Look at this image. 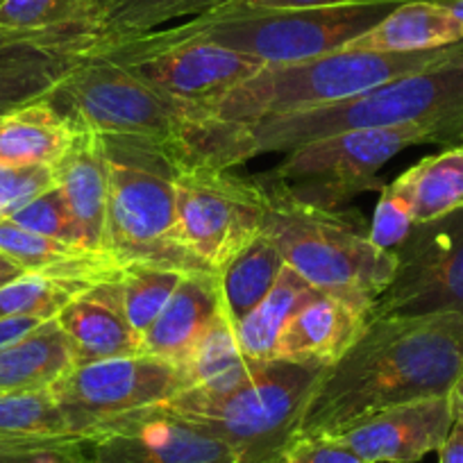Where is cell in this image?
<instances>
[{
    "mask_svg": "<svg viewBox=\"0 0 463 463\" xmlns=\"http://www.w3.org/2000/svg\"><path fill=\"white\" fill-rule=\"evenodd\" d=\"M10 221L25 227V230L43 234V237L82 246L78 239L73 216H71L69 207H66L64 198H61L57 186H52V189L39 194L34 200H30V203L25 204V207H21Z\"/></svg>",
    "mask_w": 463,
    "mask_h": 463,
    "instance_id": "e575fe53",
    "label": "cell"
},
{
    "mask_svg": "<svg viewBox=\"0 0 463 463\" xmlns=\"http://www.w3.org/2000/svg\"><path fill=\"white\" fill-rule=\"evenodd\" d=\"M182 279H184V273H177V270L153 269V266L141 264L123 266L116 282L121 287L128 323L135 329L137 336L141 338V334L162 314Z\"/></svg>",
    "mask_w": 463,
    "mask_h": 463,
    "instance_id": "1f68e13d",
    "label": "cell"
},
{
    "mask_svg": "<svg viewBox=\"0 0 463 463\" xmlns=\"http://www.w3.org/2000/svg\"><path fill=\"white\" fill-rule=\"evenodd\" d=\"M55 186L52 166H0V222Z\"/></svg>",
    "mask_w": 463,
    "mask_h": 463,
    "instance_id": "d590c367",
    "label": "cell"
},
{
    "mask_svg": "<svg viewBox=\"0 0 463 463\" xmlns=\"http://www.w3.org/2000/svg\"><path fill=\"white\" fill-rule=\"evenodd\" d=\"M82 439L0 443V463H66L78 457Z\"/></svg>",
    "mask_w": 463,
    "mask_h": 463,
    "instance_id": "8d00e7d4",
    "label": "cell"
},
{
    "mask_svg": "<svg viewBox=\"0 0 463 463\" xmlns=\"http://www.w3.org/2000/svg\"><path fill=\"white\" fill-rule=\"evenodd\" d=\"M102 139L109 164L105 252L123 266L141 264L184 275L212 273L182 243L175 157L150 141Z\"/></svg>",
    "mask_w": 463,
    "mask_h": 463,
    "instance_id": "277c9868",
    "label": "cell"
},
{
    "mask_svg": "<svg viewBox=\"0 0 463 463\" xmlns=\"http://www.w3.org/2000/svg\"><path fill=\"white\" fill-rule=\"evenodd\" d=\"M413 221L427 222L463 207V148L449 146L402 173Z\"/></svg>",
    "mask_w": 463,
    "mask_h": 463,
    "instance_id": "4316f807",
    "label": "cell"
},
{
    "mask_svg": "<svg viewBox=\"0 0 463 463\" xmlns=\"http://www.w3.org/2000/svg\"><path fill=\"white\" fill-rule=\"evenodd\" d=\"M177 227L186 250L213 275L264 232L269 195L225 168L177 166Z\"/></svg>",
    "mask_w": 463,
    "mask_h": 463,
    "instance_id": "8fae6325",
    "label": "cell"
},
{
    "mask_svg": "<svg viewBox=\"0 0 463 463\" xmlns=\"http://www.w3.org/2000/svg\"><path fill=\"white\" fill-rule=\"evenodd\" d=\"M257 364L260 362H250L243 357L232 323L225 316H221L213 327L200 338L180 371L189 389L221 391L243 380Z\"/></svg>",
    "mask_w": 463,
    "mask_h": 463,
    "instance_id": "f1b7e54d",
    "label": "cell"
},
{
    "mask_svg": "<svg viewBox=\"0 0 463 463\" xmlns=\"http://www.w3.org/2000/svg\"><path fill=\"white\" fill-rule=\"evenodd\" d=\"M80 439L66 425L51 391L0 393V443Z\"/></svg>",
    "mask_w": 463,
    "mask_h": 463,
    "instance_id": "4dcf8cb0",
    "label": "cell"
},
{
    "mask_svg": "<svg viewBox=\"0 0 463 463\" xmlns=\"http://www.w3.org/2000/svg\"><path fill=\"white\" fill-rule=\"evenodd\" d=\"M316 288L293 269L284 266L275 287L261 298L255 309L232 325L243 357L250 362H273L275 347L291 316L316 296Z\"/></svg>",
    "mask_w": 463,
    "mask_h": 463,
    "instance_id": "d4e9b609",
    "label": "cell"
},
{
    "mask_svg": "<svg viewBox=\"0 0 463 463\" xmlns=\"http://www.w3.org/2000/svg\"><path fill=\"white\" fill-rule=\"evenodd\" d=\"M75 130L157 144L180 162L209 111L180 105L132 71L91 51L46 98Z\"/></svg>",
    "mask_w": 463,
    "mask_h": 463,
    "instance_id": "52a82bcc",
    "label": "cell"
},
{
    "mask_svg": "<svg viewBox=\"0 0 463 463\" xmlns=\"http://www.w3.org/2000/svg\"><path fill=\"white\" fill-rule=\"evenodd\" d=\"M55 320L69 338L75 366L139 354V336L128 323L118 282L84 288Z\"/></svg>",
    "mask_w": 463,
    "mask_h": 463,
    "instance_id": "ac0fdd59",
    "label": "cell"
},
{
    "mask_svg": "<svg viewBox=\"0 0 463 463\" xmlns=\"http://www.w3.org/2000/svg\"><path fill=\"white\" fill-rule=\"evenodd\" d=\"M75 128L48 100L0 114V166H52Z\"/></svg>",
    "mask_w": 463,
    "mask_h": 463,
    "instance_id": "603a6c76",
    "label": "cell"
},
{
    "mask_svg": "<svg viewBox=\"0 0 463 463\" xmlns=\"http://www.w3.org/2000/svg\"><path fill=\"white\" fill-rule=\"evenodd\" d=\"M439 3L443 7H448V10L452 12L458 21H463V0H439Z\"/></svg>",
    "mask_w": 463,
    "mask_h": 463,
    "instance_id": "ee69618b",
    "label": "cell"
},
{
    "mask_svg": "<svg viewBox=\"0 0 463 463\" xmlns=\"http://www.w3.org/2000/svg\"><path fill=\"white\" fill-rule=\"evenodd\" d=\"M323 373L309 364L260 362L230 389H186L166 407L225 443L237 463H279Z\"/></svg>",
    "mask_w": 463,
    "mask_h": 463,
    "instance_id": "3957f363",
    "label": "cell"
},
{
    "mask_svg": "<svg viewBox=\"0 0 463 463\" xmlns=\"http://www.w3.org/2000/svg\"><path fill=\"white\" fill-rule=\"evenodd\" d=\"M55 186L60 189L78 239L84 248L105 250L107 198H109V164L105 139L96 132L75 130L73 141L52 164Z\"/></svg>",
    "mask_w": 463,
    "mask_h": 463,
    "instance_id": "d6986e66",
    "label": "cell"
},
{
    "mask_svg": "<svg viewBox=\"0 0 463 463\" xmlns=\"http://www.w3.org/2000/svg\"><path fill=\"white\" fill-rule=\"evenodd\" d=\"M89 463H237L232 449L166 404L126 413L82 436Z\"/></svg>",
    "mask_w": 463,
    "mask_h": 463,
    "instance_id": "5bb4252c",
    "label": "cell"
},
{
    "mask_svg": "<svg viewBox=\"0 0 463 463\" xmlns=\"http://www.w3.org/2000/svg\"><path fill=\"white\" fill-rule=\"evenodd\" d=\"M413 225H416V221H413L407 182L400 175L391 184L382 186L380 203H377L375 213H373L368 234H371L373 243H377L384 250L395 252L400 248V243L409 237V232H411Z\"/></svg>",
    "mask_w": 463,
    "mask_h": 463,
    "instance_id": "836d02e7",
    "label": "cell"
},
{
    "mask_svg": "<svg viewBox=\"0 0 463 463\" xmlns=\"http://www.w3.org/2000/svg\"><path fill=\"white\" fill-rule=\"evenodd\" d=\"M400 126L434 128L439 146L457 144L463 135V42L436 64L347 100L243 126V150L252 159L261 153H288L338 132Z\"/></svg>",
    "mask_w": 463,
    "mask_h": 463,
    "instance_id": "7a4b0ae2",
    "label": "cell"
},
{
    "mask_svg": "<svg viewBox=\"0 0 463 463\" xmlns=\"http://www.w3.org/2000/svg\"><path fill=\"white\" fill-rule=\"evenodd\" d=\"M463 373V316L371 318L338 362L325 368L298 439H336L375 413L448 395Z\"/></svg>",
    "mask_w": 463,
    "mask_h": 463,
    "instance_id": "6da1fadb",
    "label": "cell"
},
{
    "mask_svg": "<svg viewBox=\"0 0 463 463\" xmlns=\"http://www.w3.org/2000/svg\"><path fill=\"white\" fill-rule=\"evenodd\" d=\"M404 0H364L353 5L314 10L257 7L232 0L218 10L173 25L186 37L221 43L264 64H291L343 51L350 42L375 28Z\"/></svg>",
    "mask_w": 463,
    "mask_h": 463,
    "instance_id": "ba28073f",
    "label": "cell"
},
{
    "mask_svg": "<svg viewBox=\"0 0 463 463\" xmlns=\"http://www.w3.org/2000/svg\"><path fill=\"white\" fill-rule=\"evenodd\" d=\"M279 463H364L334 439H302L288 448Z\"/></svg>",
    "mask_w": 463,
    "mask_h": 463,
    "instance_id": "74e56055",
    "label": "cell"
},
{
    "mask_svg": "<svg viewBox=\"0 0 463 463\" xmlns=\"http://www.w3.org/2000/svg\"><path fill=\"white\" fill-rule=\"evenodd\" d=\"M440 311L463 316V207L411 227L395 250L389 287L373 300L371 318Z\"/></svg>",
    "mask_w": 463,
    "mask_h": 463,
    "instance_id": "4fadbf2b",
    "label": "cell"
},
{
    "mask_svg": "<svg viewBox=\"0 0 463 463\" xmlns=\"http://www.w3.org/2000/svg\"><path fill=\"white\" fill-rule=\"evenodd\" d=\"M284 266L287 261H284L282 252L261 232L255 241L248 243L237 257H232L216 273L222 316L232 325L239 323L275 287Z\"/></svg>",
    "mask_w": 463,
    "mask_h": 463,
    "instance_id": "484cf974",
    "label": "cell"
},
{
    "mask_svg": "<svg viewBox=\"0 0 463 463\" xmlns=\"http://www.w3.org/2000/svg\"><path fill=\"white\" fill-rule=\"evenodd\" d=\"M89 287L93 284L64 282V279L46 278V275L25 273L0 288V318L33 316V318L52 320L75 296H80Z\"/></svg>",
    "mask_w": 463,
    "mask_h": 463,
    "instance_id": "d6a6232c",
    "label": "cell"
},
{
    "mask_svg": "<svg viewBox=\"0 0 463 463\" xmlns=\"http://www.w3.org/2000/svg\"><path fill=\"white\" fill-rule=\"evenodd\" d=\"M0 252L21 266L24 273L46 275L64 282H116L123 270V264H118L109 252L57 241L12 221L0 222Z\"/></svg>",
    "mask_w": 463,
    "mask_h": 463,
    "instance_id": "44dd1931",
    "label": "cell"
},
{
    "mask_svg": "<svg viewBox=\"0 0 463 463\" xmlns=\"http://www.w3.org/2000/svg\"><path fill=\"white\" fill-rule=\"evenodd\" d=\"M454 146H461V148H463V135L458 137V141H457V144H454Z\"/></svg>",
    "mask_w": 463,
    "mask_h": 463,
    "instance_id": "bcb514c9",
    "label": "cell"
},
{
    "mask_svg": "<svg viewBox=\"0 0 463 463\" xmlns=\"http://www.w3.org/2000/svg\"><path fill=\"white\" fill-rule=\"evenodd\" d=\"M439 463H463V427L454 422L439 449Z\"/></svg>",
    "mask_w": 463,
    "mask_h": 463,
    "instance_id": "60d3db41",
    "label": "cell"
},
{
    "mask_svg": "<svg viewBox=\"0 0 463 463\" xmlns=\"http://www.w3.org/2000/svg\"><path fill=\"white\" fill-rule=\"evenodd\" d=\"M98 43L96 34L0 28V114L46 100Z\"/></svg>",
    "mask_w": 463,
    "mask_h": 463,
    "instance_id": "9a60e30c",
    "label": "cell"
},
{
    "mask_svg": "<svg viewBox=\"0 0 463 463\" xmlns=\"http://www.w3.org/2000/svg\"><path fill=\"white\" fill-rule=\"evenodd\" d=\"M257 7H275V10H314V7H338L364 3V0H248Z\"/></svg>",
    "mask_w": 463,
    "mask_h": 463,
    "instance_id": "ab89813d",
    "label": "cell"
},
{
    "mask_svg": "<svg viewBox=\"0 0 463 463\" xmlns=\"http://www.w3.org/2000/svg\"><path fill=\"white\" fill-rule=\"evenodd\" d=\"M452 425L449 398L436 395L375 413L334 440L364 463H418L439 452Z\"/></svg>",
    "mask_w": 463,
    "mask_h": 463,
    "instance_id": "2e32d148",
    "label": "cell"
},
{
    "mask_svg": "<svg viewBox=\"0 0 463 463\" xmlns=\"http://www.w3.org/2000/svg\"><path fill=\"white\" fill-rule=\"evenodd\" d=\"M232 0H116L105 10L100 43L155 33L177 19H195Z\"/></svg>",
    "mask_w": 463,
    "mask_h": 463,
    "instance_id": "f546056e",
    "label": "cell"
},
{
    "mask_svg": "<svg viewBox=\"0 0 463 463\" xmlns=\"http://www.w3.org/2000/svg\"><path fill=\"white\" fill-rule=\"evenodd\" d=\"M46 323L43 318H33V316H19V318H0V350L12 343L21 341L24 336H28L33 329H37L39 325Z\"/></svg>",
    "mask_w": 463,
    "mask_h": 463,
    "instance_id": "f35d334b",
    "label": "cell"
},
{
    "mask_svg": "<svg viewBox=\"0 0 463 463\" xmlns=\"http://www.w3.org/2000/svg\"><path fill=\"white\" fill-rule=\"evenodd\" d=\"M439 144L434 128H368L323 137L288 150L287 159L257 177L269 195L316 209H341L366 191H382L377 173L411 146Z\"/></svg>",
    "mask_w": 463,
    "mask_h": 463,
    "instance_id": "9c48e42d",
    "label": "cell"
},
{
    "mask_svg": "<svg viewBox=\"0 0 463 463\" xmlns=\"http://www.w3.org/2000/svg\"><path fill=\"white\" fill-rule=\"evenodd\" d=\"M368 318L366 307L318 291L291 316L275 347V359L332 366L357 341Z\"/></svg>",
    "mask_w": 463,
    "mask_h": 463,
    "instance_id": "e0dca14e",
    "label": "cell"
},
{
    "mask_svg": "<svg viewBox=\"0 0 463 463\" xmlns=\"http://www.w3.org/2000/svg\"><path fill=\"white\" fill-rule=\"evenodd\" d=\"M75 366L69 338L57 320H46L21 341L0 350V393L51 389Z\"/></svg>",
    "mask_w": 463,
    "mask_h": 463,
    "instance_id": "cb8c5ba5",
    "label": "cell"
},
{
    "mask_svg": "<svg viewBox=\"0 0 463 463\" xmlns=\"http://www.w3.org/2000/svg\"><path fill=\"white\" fill-rule=\"evenodd\" d=\"M186 389L180 366L132 354L73 366L48 391L69 430L82 439L114 418L166 404Z\"/></svg>",
    "mask_w": 463,
    "mask_h": 463,
    "instance_id": "7c38bea8",
    "label": "cell"
},
{
    "mask_svg": "<svg viewBox=\"0 0 463 463\" xmlns=\"http://www.w3.org/2000/svg\"><path fill=\"white\" fill-rule=\"evenodd\" d=\"M98 3H100V5H102V12H105L107 7H109V5H114L116 0H98Z\"/></svg>",
    "mask_w": 463,
    "mask_h": 463,
    "instance_id": "f6af8a7d",
    "label": "cell"
},
{
    "mask_svg": "<svg viewBox=\"0 0 463 463\" xmlns=\"http://www.w3.org/2000/svg\"><path fill=\"white\" fill-rule=\"evenodd\" d=\"M93 51L126 66L162 96L204 111L264 66L255 57L186 37L175 28L98 43Z\"/></svg>",
    "mask_w": 463,
    "mask_h": 463,
    "instance_id": "30bf717a",
    "label": "cell"
},
{
    "mask_svg": "<svg viewBox=\"0 0 463 463\" xmlns=\"http://www.w3.org/2000/svg\"><path fill=\"white\" fill-rule=\"evenodd\" d=\"M264 234L316 291L357 302L368 314L395 273V252L373 243L362 218L338 209L269 195Z\"/></svg>",
    "mask_w": 463,
    "mask_h": 463,
    "instance_id": "8992f818",
    "label": "cell"
},
{
    "mask_svg": "<svg viewBox=\"0 0 463 463\" xmlns=\"http://www.w3.org/2000/svg\"><path fill=\"white\" fill-rule=\"evenodd\" d=\"M221 316L216 275H184L162 314L141 334L139 354L182 366Z\"/></svg>",
    "mask_w": 463,
    "mask_h": 463,
    "instance_id": "ffe728a7",
    "label": "cell"
},
{
    "mask_svg": "<svg viewBox=\"0 0 463 463\" xmlns=\"http://www.w3.org/2000/svg\"><path fill=\"white\" fill-rule=\"evenodd\" d=\"M448 398H449V409H452L454 422L463 427V373L457 377L452 389H449Z\"/></svg>",
    "mask_w": 463,
    "mask_h": 463,
    "instance_id": "b9f144b4",
    "label": "cell"
},
{
    "mask_svg": "<svg viewBox=\"0 0 463 463\" xmlns=\"http://www.w3.org/2000/svg\"><path fill=\"white\" fill-rule=\"evenodd\" d=\"M21 275H25L24 269L16 266L10 257H5L3 252H0V288L5 287V284L14 282V279L21 278Z\"/></svg>",
    "mask_w": 463,
    "mask_h": 463,
    "instance_id": "7bdbcfd3",
    "label": "cell"
},
{
    "mask_svg": "<svg viewBox=\"0 0 463 463\" xmlns=\"http://www.w3.org/2000/svg\"><path fill=\"white\" fill-rule=\"evenodd\" d=\"M458 42H463V21L439 0H404L375 28L347 43L343 51L422 52Z\"/></svg>",
    "mask_w": 463,
    "mask_h": 463,
    "instance_id": "7402d4cb",
    "label": "cell"
},
{
    "mask_svg": "<svg viewBox=\"0 0 463 463\" xmlns=\"http://www.w3.org/2000/svg\"><path fill=\"white\" fill-rule=\"evenodd\" d=\"M98 0H0V28L19 33H82L102 37Z\"/></svg>",
    "mask_w": 463,
    "mask_h": 463,
    "instance_id": "83f0119b",
    "label": "cell"
},
{
    "mask_svg": "<svg viewBox=\"0 0 463 463\" xmlns=\"http://www.w3.org/2000/svg\"><path fill=\"white\" fill-rule=\"evenodd\" d=\"M454 46L422 52L334 51L291 64H264L207 111L218 121L252 126L275 116L318 109L427 69L448 57Z\"/></svg>",
    "mask_w": 463,
    "mask_h": 463,
    "instance_id": "5b68a950",
    "label": "cell"
}]
</instances>
